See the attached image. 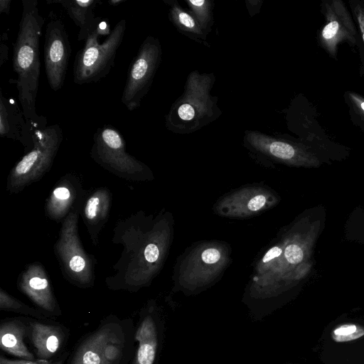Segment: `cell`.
<instances>
[{
	"label": "cell",
	"mask_w": 364,
	"mask_h": 364,
	"mask_svg": "<svg viewBox=\"0 0 364 364\" xmlns=\"http://www.w3.org/2000/svg\"><path fill=\"white\" fill-rule=\"evenodd\" d=\"M112 232V242L122 245V252L113 266L114 274L105 279L107 287L129 291L149 287L168 255L173 234L172 215L139 210L119 220Z\"/></svg>",
	"instance_id": "cell-1"
},
{
	"label": "cell",
	"mask_w": 364,
	"mask_h": 364,
	"mask_svg": "<svg viewBox=\"0 0 364 364\" xmlns=\"http://www.w3.org/2000/svg\"><path fill=\"white\" fill-rule=\"evenodd\" d=\"M323 213L307 211L291 224L261 257L248 290L258 301L277 298L302 280L310 272L313 251L323 226Z\"/></svg>",
	"instance_id": "cell-2"
},
{
	"label": "cell",
	"mask_w": 364,
	"mask_h": 364,
	"mask_svg": "<svg viewBox=\"0 0 364 364\" xmlns=\"http://www.w3.org/2000/svg\"><path fill=\"white\" fill-rule=\"evenodd\" d=\"M22 13L18 31L14 44L13 70L17 78L11 80L18 91L27 124L33 129L47 127L46 118L36 112L41 63L40 38L45 18L41 14L37 0H21Z\"/></svg>",
	"instance_id": "cell-3"
},
{
	"label": "cell",
	"mask_w": 364,
	"mask_h": 364,
	"mask_svg": "<svg viewBox=\"0 0 364 364\" xmlns=\"http://www.w3.org/2000/svg\"><path fill=\"white\" fill-rule=\"evenodd\" d=\"M215 82L213 73L191 72L182 95L166 116V127L176 134H191L216 120L221 111L218 97L210 95Z\"/></svg>",
	"instance_id": "cell-4"
},
{
	"label": "cell",
	"mask_w": 364,
	"mask_h": 364,
	"mask_svg": "<svg viewBox=\"0 0 364 364\" xmlns=\"http://www.w3.org/2000/svg\"><path fill=\"white\" fill-rule=\"evenodd\" d=\"M230 247L220 241L199 242L181 257L174 272L175 287L186 294L200 292L218 281L231 260Z\"/></svg>",
	"instance_id": "cell-5"
},
{
	"label": "cell",
	"mask_w": 364,
	"mask_h": 364,
	"mask_svg": "<svg viewBox=\"0 0 364 364\" xmlns=\"http://www.w3.org/2000/svg\"><path fill=\"white\" fill-rule=\"evenodd\" d=\"M85 39L83 47L77 51L73 63V75L75 84L82 85L97 82L107 76L114 65L117 50L127 29V21L120 20L112 31L105 22Z\"/></svg>",
	"instance_id": "cell-6"
},
{
	"label": "cell",
	"mask_w": 364,
	"mask_h": 364,
	"mask_svg": "<svg viewBox=\"0 0 364 364\" xmlns=\"http://www.w3.org/2000/svg\"><path fill=\"white\" fill-rule=\"evenodd\" d=\"M63 139L60 127L55 124L36 129L33 135V147L11 169L6 189L18 193L38 181L49 172Z\"/></svg>",
	"instance_id": "cell-7"
},
{
	"label": "cell",
	"mask_w": 364,
	"mask_h": 364,
	"mask_svg": "<svg viewBox=\"0 0 364 364\" xmlns=\"http://www.w3.org/2000/svg\"><path fill=\"white\" fill-rule=\"evenodd\" d=\"M81 208L72 210L61 223L53 251L63 277L78 287L87 288L95 282L96 259L85 251L79 235Z\"/></svg>",
	"instance_id": "cell-8"
},
{
	"label": "cell",
	"mask_w": 364,
	"mask_h": 364,
	"mask_svg": "<svg viewBox=\"0 0 364 364\" xmlns=\"http://www.w3.org/2000/svg\"><path fill=\"white\" fill-rule=\"evenodd\" d=\"M90 154L97 164L122 179L130 181L154 179L152 171L146 164L127 152L124 138L110 124L97 129Z\"/></svg>",
	"instance_id": "cell-9"
},
{
	"label": "cell",
	"mask_w": 364,
	"mask_h": 364,
	"mask_svg": "<svg viewBox=\"0 0 364 364\" xmlns=\"http://www.w3.org/2000/svg\"><path fill=\"white\" fill-rule=\"evenodd\" d=\"M162 48L159 40L148 36L129 64L121 101L129 111L138 109L147 94L160 65Z\"/></svg>",
	"instance_id": "cell-10"
},
{
	"label": "cell",
	"mask_w": 364,
	"mask_h": 364,
	"mask_svg": "<svg viewBox=\"0 0 364 364\" xmlns=\"http://www.w3.org/2000/svg\"><path fill=\"white\" fill-rule=\"evenodd\" d=\"M244 144L255 154L290 166L313 168L322 164L318 156L304 145L257 131L247 130Z\"/></svg>",
	"instance_id": "cell-11"
},
{
	"label": "cell",
	"mask_w": 364,
	"mask_h": 364,
	"mask_svg": "<svg viewBox=\"0 0 364 364\" xmlns=\"http://www.w3.org/2000/svg\"><path fill=\"white\" fill-rule=\"evenodd\" d=\"M321 9L324 25L318 33V43L336 60L340 44L346 43L350 46H356L358 31L353 17L342 0H324Z\"/></svg>",
	"instance_id": "cell-12"
},
{
	"label": "cell",
	"mask_w": 364,
	"mask_h": 364,
	"mask_svg": "<svg viewBox=\"0 0 364 364\" xmlns=\"http://www.w3.org/2000/svg\"><path fill=\"white\" fill-rule=\"evenodd\" d=\"M278 202V195L269 187L248 185L222 196L215 203L213 210L222 217L246 218L272 208Z\"/></svg>",
	"instance_id": "cell-13"
},
{
	"label": "cell",
	"mask_w": 364,
	"mask_h": 364,
	"mask_svg": "<svg viewBox=\"0 0 364 364\" xmlns=\"http://www.w3.org/2000/svg\"><path fill=\"white\" fill-rule=\"evenodd\" d=\"M70 54L65 23L60 18H53L46 25L43 58L47 80L53 91L64 85Z\"/></svg>",
	"instance_id": "cell-14"
},
{
	"label": "cell",
	"mask_w": 364,
	"mask_h": 364,
	"mask_svg": "<svg viewBox=\"0 0 364 364\" xmlns=\"http://www.w3.org/2000/svg\"><path fill=\"white\" fill-rule=\"evenodd\" d=\"M88 191L83 188L81 178L67 173L57 181L46 200L44 212L50 220L62 223L69 213L82 206Z\"/></svg>",
	"instance_id": "cell-15"
},
{
	"label": "cell",
	"mask_w": 364,
	"mask_h": 364,
	"mask_svg": "<svg viewBox=\"0 0 364 364\" xmlns=\"http://www.w3.org/2000/svg\"><path fill=\"white\" fill-rule=\"evenodd\" d=\"M18 289L34 304L48 311H54L56 301L47 272L39 262L26 265L17 279Z\"/></svg>",
	"instance_id": "cell-16"
},
{
	"label": "cell",
	"mask_w": 364,
	"mask_h": 364,
	"mask_svg": "<svg viewBox=\"0 0 364 364\" xmlns=\"http://www.w3.org/2000/svg\"><path fill=\"white\" fill-rule=\"evenodd\" d=\"M112 195L105 186L88 191L82 203L80 215L92 243L99 244V235L109 220Z\"/></svg>",
	"instance_id": "cell-17"
},
{
	"label": "cell",
	"mask_w": 364,
	"mask_h": 364,
	"mask_svg": "<svg viewBox=\"0 0 364 364\" xmlns=\"http://www.w3.org/2000/svg\"><path fill=\"white\" fill-rule=\"evenodd\" d=\"M36 130L27 124L22 109L14 100L4 97L0 87V136L18 141L28 152L34 146Z\"/></svg>",
	"instance_id": "cell-18"
},
{
	"label": "cell",
	"mask_w": 364,
	"mask_h": 364,
	"mask_svg": "<svg viewBox=\"0 0 364 364\" xmlns=\"http://www.w3.org/2000/svg\"><path fill=\"white\" fill-rule=\"evenodd\" d=\"M46 3L59 4L64 8L79 28L78 41H85L102 21L100 17H96L94 13V9L101 3L99 0H47Z\"/></svg>",
	"instance_id": "cell-19"
},
{
	"label": "cell",
	"mask_w": 364,
	"mask_h": 364,
	"mask_svg": "<svg viewBox=\"0 0 364 364\" xmlns=\"http://www.w3.org/2000/svg\"><path fill=\"white\" fill-rule=\"evenodd\" d=\"M164 2L169 6V20L180 33L200 44L209 45L207 43L208 33L190 11L182 8L176 0H166Z\"/></svg>",
	"instance_id": "cell-20"
},
{
	"label": "cell",
	"mask_w": 364,
	"mask_h": 364,
	"mask_svg": "<svg viewBox=\"0 0 364 364\" xmlns=\"http://www.w3.org/2000/svg\"><path fill=\"white\" fill-rule=\"evenodd\" d=\"M139 342L134 364H154L159 344L156 323L151 315L141 321L135 334Z\"/></svg>",
	"instance_id": "cell-21"
},
{
	"label": "cell",
	"mask_w": 364,
	"mask_h": 364,
	"mask_svg": "<svg viewBox=\"0 0 364 364\" xmlns=\"http://www.w3.org/2000/svg\"><path fill=\"white\" fill-rule=\"evenodd\" d=\"M114 330V326L107 325L90 336L77 350L72 364H105L104 346Z\"/></svg>",
	"instance_id": "cell-22"
},
{
	"label": "cell",
	"mask_w": 364,
	"mask_h": 364,
	"mask_svg": "<svg viewBox=\"0 0 364 364\" xmlns=\"http://www.w3.org/2000/svg\"><path fill=\"white\" fill-rule=\"evenodd\" d=\"M31 329L32 341L39 358L47 359L59 349L63 341L60 329L37 322L31 323Z\"/></svg>",
	"instance_id": "cell-23"
},
{
	"label": "cell",
	"mask_w": 364,
	"mask_h": 364,
	"mask_svg": "<svg viewBox=\"0 0 364 364\" xmlns=\"http://www.w3.org/2000/svg\"><path fill=\"white\" fill-rule=\"evenodd\" d=\"M25 329L22 323L18 321L4 323L0 328L1 348L10 354L28 360L33 359L23 342Z\"/></svg>",
	"instance_id": "cell-24"
},
{
	"label": "cell",
	"mask_w": 364,
	"mask_h": 364,
	"mask_svg": "<svg viewBox=\"0 0 364 364\" xmlns=\"http://www.w3.org/2000/svg\"><path fill=\"white\" fill-rule=\"evenodd\" d=\"M190 11L208 34L214 23V2L211 0H186Z\"/></svg>",
	"instance_id": "cell-25"
},
{
	"label": "cell",
	"mask_w": 364,
	"mask_h": 364,
	"mask_svg": "<svg viewBox=\"0 0 364 364\" xmlns=\"http://www.w3.org/2000/svg\"><path fill=\"white\" fill-rule=\"evenodd\" d=\"M345 100L352 121L364 131V97L354 92H346Z\"/></svg>",
	"instance_id": "cell-26"
},
{
	"label": "cell",
	"mask_w": 364,
	"mask_h": 364,
	"mask_svg": "<svg viewBox=\"0 0 364 364\" xmlns=\"http://www.w3.org/2000/svg\"><path fill=\"white\" fill-rule=\"evenodd\" d=\"M349 6L351 9L354 22L358 26L359 32L364 43V1L350 0Z\"/></svg>",
	"instance_id": "cell-27"
},
{
	"label": "cell",
	"mask_w": 364,
	"mask_h": 364,
	"mask_svg": "<svg viewBox=\"0 0 364 364\" xmlns=\"http://www.w3.org/2000/svg\"><path fill=\"white\" fill-rule=\"evenodd\" d=\"M0 308L4 310H24L28 306L0 289Z\"/></svg>",
	"instance_id": "cell-28"
},
{
	"label": "cell",
	"mask_w": 364,
	"mask_h": 364,
	"mask_svg": "<svg viewBox=\"0 0 364 364\" xmlns=\"http://www.w3.org/2000/svg\"><path fill=\"white\" fill-rule=\"evenodd\" d=\"M0 364H52L50 362L46 359H41L37 361L17 360H12L6 359L2 356L0 357Z\"/></svg>",
	"instance_id": "cell-29"
},
{
	"label": "cell",
	"mask_w": 364,
	"mask_h": 364,
	"mask_svg": "<svg viewBox=\"0 0 364 364\" xmlns=\"http://www.w3.org/2000/svg\"><path fill=\"white\" fill-rule=\"evenodd\" d=\"M9 47L6 43L1 40L0 45V68L8 60Z\"/></svg>",
	"instance_id": "cell-30"
},
{
	"label": "cell",
	"mask_w": 364,
	"mask_h": 364,
	"mask_svg": "<svg viewBox=\"0 0 364 364\" xmlns=\"http://www.w3.org/2000/svg\"><path fill=\"white\" fill-rule=\"evenodd\" d=\"M11 2V0H0V14H9Z\"/></svg>",
	"instance_id": "cell-31"
},
{
	"label": "cell",
	"mask_w": 364,
	"mask_h": 364,
	"mask_svg": "<svg viewBox=\"0 0 364 364\" xmlns=\"http://www.w3.org/2000/svg\"><path fill=\"white\" fill-rule=\"evenodd\" d=\"M360 230V236L364 238V217H362L360 221L358 223Z\"/></svg>",
	"instance_id": "cell-32"
},
{
	"label": "cell",
	"mask_w": 364,
	"mask_h": 364,
	"mask_svg": "<svg viewBox=\"0 0 364 364\" xmlns=\"http://www.w3.org/2000/svg\"><path fill=\"white\" fill-rule=\"evenodd\" d=\"M123 2H124V0H112V1H109V3L112 6H116L117 4H120V3H123Z\"/></svg>",
	"instance_id": "cell-33"
}]
</instances>
